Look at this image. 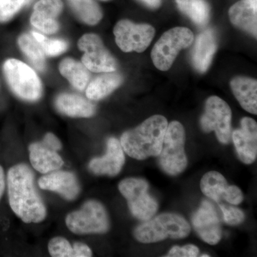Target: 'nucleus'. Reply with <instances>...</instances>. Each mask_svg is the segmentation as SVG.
I'll list each match as a JSON object with an SVG mask.
<instances>
[{"label": "nucleus", "mask_w": 257, "mask_h": 257, "mask_svg": "<svg viewBox=\"0 0 257 257\" xmlns=\"http://www.w3.org/2000/svg\"><path fill=\"white\" fill-rule=\"evenodd\" d=\"M48 250L51 256L53 257H74V246H72L67 239L57 236L50 240Z\"/></svg>", "instance_id": "c85d7f7f"}, {"label": "nucleus", "mask_w": 257, "mask_h": 257, "mask_svg": "<svg viewBox=\"0 0 257 257\" xmlns=\"http://www.w3.org/2000/svg\"><path fill=\"white\" fill-rule=\"evenodd\" d=\"M74 257H90L92 256V251L91 248L81 242H76L74 243Z\"/></svg>", "instance_id": "f704fd0d"}, {"label": "nucleus", "mask_w": 257, "mask_h": 257, "mask_svg": "<svg viewBox=\"0 0 257 257\" xmlns=\"http://www.w3.org/2000/svg\"><path fill=\"white\" fill-rule=\"evenodd\" d=\"M243 196L242 192L239 187L234 185H229L227 192L224 197V200L230 204L237 205L242 202Z\"/></svg>", "instance_id": "473e14b6"}, {"label": "nucleus", "mask_w": 257, "mask_h": 257, "mask_svg": "<svg viewBox=\"0 0 257 257\" xmlns=\"http://www.w3.org/2000/svg\"><path fill=\"white\" fill-rule=\"evenodd\" d=\"M217 48L215 34L207 30L198 35L191 54L193 67L198 72H205L210 66Z\"/></svg>", "instance_id": "f3484780"}, {"label": "nucleus", "mask_w": 257, "mask_h": 257, "mask_svg": "<svg viewBox=\"0 0 257 257\" xmlns=\"http://www.w3.org/2000/svg\"><path fill=\"white\" fill-rule=\"evenodd\" d=\"M38 185L44 190L58 193L69 201L75 199L81 190L78 179L72 172L60 170L42 176L39 179Z\"/></svg>", "instance_id": "2eb2a0df"}, {"label": "nucleus", "mask_w": 257, "mask_h": 257, "mask_svg": "<svg viewBox=\"0 0 257 257\" xmlns=\"http://www.w3.org/2000/svg\"><path fill=\"white\" fill-rule=\"evenodd\" d=\"M190 231V225L182 216L174 213H164L139 225L134 234L140 242L149 243L167 238L183 239L188 236Z\"/></svg>", "instance_id": "7ed1b4c3"}, {"label": "nucleus", "mask_w": 257, "mask_h": 257, "mask_svg": "<svg viewBox=\"0 0 257 257\" xmlns=\"http://www.w3.org/2000/svg\"><path fill=\"white\" fill-rule=\"evenodd\" d=\"M219 207L222 211L224 220L226 224L237 225L241 224L244 220V214L239 208L226 204H220Z\"/></svg>", "instance_id": "7c9ffc66"}, {"label": "nucleus", "mask_w": 257, "mask_h": 257, "mask_svg": "<svg viewBox=\"0 0 257 257\" xmlns=\"http://www.w3.org/2000/svg\"><path fill=\"white\" fill-rule=\"evenodd\" d=\"M102 1H108V0H102Z\"/></svg>", "instance_id": "ea45409f"}, {"label": "nucleus", "mask_w": 257, "mask_h": 257, "mask_svg": "<svg viewBox=\"0 0 257 257\" xmlns=\"http://www.w3.org/2000/svg\"><path fill=\"white\" fill-rule=\"evenodd\" d=\"M122 80L119 74L104 72L88 84L86 95L91 100H100L119 87Z\"/></svg>", "instance_id": "4be33fe9"}, {"label": "nucleus", "mask_w": 257, "mask_h": 257, "mask_svg": "<svg viewBox=\"0 0 257 257\" xmlns=\"http://www.w3.org/2000/svg\"><path fill=\"white\" fill-rule=\"evenodd\" d=\"M124 162V152L120 141L111 138L106 143L105 155L92 159L89 164V170L94 175L114 177L121 172Z\"/></svg>", "instance_id": "4468645a"}, {"label": "nucleus", "mask_w": 257, "mask_h": 257, "mask_svg": "<svg viewBox=\"0 0 257 257\" xmlns=\"http://www.w3.org/2000/svg\"><path fill=\"white\" fill-rule=\"evenodd\" d=\"M140 1L152 9L159 8L162 3V0H140Z\"/></svg>", "instance_id": "e433bc0d"}, {"label": "nucleus", "mask_w": 257, "mask_h": 257, "mask_svg": "<svg viewBox=\"0 0 257 257\" xmlns=\"http://www.w3.org/2000/svg\"><path fill=\"white\" fill-rule=\"evenodd\" d=\"M116 45L123 52H143L150 46L155 35V29L147 24H135L121 20L114 28Z\"/></svg>", "instance_id": "9d476101"}, {"label": "nucleus", "mask_w": 257, "mask_h": 257, "mask_svg": "<svg viewBox=\"0 0 257 257\" xmlns=\"http://www.w3.org/2000/svg\"><path fill=\"white\" fill-rule=\"evenodd\" d=\"M60 72L75 89L83 91L89 84L90 73L87 67L72 58H65L60 62Z\"/></svg>", "instance_id": "5701e85b"}, {"label": "nucleus", "mask_w": 257, "mask_h": 257, "mask_svg": "<svg viewBox=\"0 0 257 257\" xmlns=\"http://www.w3.org/2000/svg\"><path fill=\"white\" fill-rule=\"evenodd\" d=\"M42 143L46 146L50 147L52 150L57 152L60 151L62 147L60 140L52 133L46 134Z\"/></svg>", "instance_id": "72a5a7b5"}, {"label": "nucleus", "mask_w": 257, "mask_h": 257, "mask_svg": "<svg viewBox=\"0 0 257 257\" xmlns=\"http://www.w3.org/2000/svg\"><path fill=\"white\" fill-rule=\"evenodd\" d=\"M3 72L10 89L18 97L30 101L38 100L41 97V81L28 64L9 59L3 64Z\"/></svg>", "instance_id": "39448f33"}, {"label": "nucleus", "mask_w": 257, "mask_h": 257, "mask_svg": "<svg viewBox=\"0 0 257 257\" xmlns=\"http://www.w3.org/2000/svg\"><path fill=\"white\" fill-rule=\"evenodd\" d=\"M179 9L196 25L205 26L209 19V7L204 0H176Z\"/></svg>", "instance_id": "393cba45"}, {"label": "nucleus", "mask_w": 257, "mask_h": 257, "mask_svg": "<svg viewBox=\"0 0 257 257\" xmlns=\"http://www.w3.org/2000/svg\"><path fill=\"white\" fill-rule=\"evenodd\" d=\"M233 143L239 159L243 163L250 165L257 156V124L250 117L241 120V127L231 134Z\"/></svg>", "instance_id": "ddd939ff"}, {"label": "nucleus", "mask_w": 257, "mask_h": 257, "mask_svg": "<svg viewBox=\"0 0 257 257\" xmlns=\"http://www.w3.org/2000/svg\"><path fill=\"white\" fill-rule=\"evenodd\" d=\"M231 108L227 103L219 96H210L206 101L205 111L200 119L201 126L205 133L215 132L218 140L226 145L231 141Z\"/></svg>", "instance_id": "1a4fd4ad"}, {"label": "nucleus", "mask_w": 257, "mask_h": 257, "mask_svg": "<svg viewBox=\"0 0 257 257\" xmlns=\"http://www.w3.org/2000/svg\"><path fill=\"white\" fill-rule=\"evenodd\" d=\"M79 50L84 52L82 62L91 72H112L117 68L116 60L95 34H86L78 41Z\"/></svg>", "instance_id": "9b49d317"}, {"label": "nucleus", "mask_w": 257, "mask_h": 257, "mask_svg": "<svg viewBox=\"0 0 257 257\" xmlns=\"http://www.w3.org/2000/svg\"><path fill=\"white\" fill-rule=\"evenodd\" d=\"M192 224L203 241L211 245H215L220 241V221L215 208L209 201H203L192 216Z\"/></svg>", "instance_id": "f8f14e48"}, {"label": "nucleus", "mask_w": 257, "mask_h": 257, "mask_svg": "<svg viewBox=\"0 0 257 257\" xmlns=\"http://www.w3.org/2000/svg\"><path fill=\"white\" fill-rule=\"evenodd\" d=\"M202 257H209V255H208V254H202V256H201Z\"/></svg>", "instance_id": "58836bf2"}, {"label": "nucleus", "mask_w": 257, "mask_h": 257, "mask_svg": "<svg viewBox=\"0 0 257 257\" xmlns=\"http://www.w3.org/2000/svg\"><path fill=\"white\" fill-rule=\"evenodd\" d=\"M76 16L83 23L95 25L102 18L99 5L94 0H67Z\"/></svg>", "instance_id": "a878e982"}, {"label": "nucleus", "mask_w": 257, "mask_h": 257, "mask_svg": "<svg viewBox=\"0 0 257 257\" xmlns=\"http://www.w3.org/2000/svg\"><path fill=\"white\" fill-rule=\"evenodd\" d=\"M31 1L32 0H25V4H28V3H30Z\"/></svg>", "instance_id": "4c0bfd02"}, {"label": "nucleus", "mask_w": 257, "mask_h": 257, "mask_svg": "<svg viewBox=\"0 0 257 257\" xmlns=\"http://www.w3.org/2000/svg\"><path fill=\"white\" fill-rule=\"evenodd\" d=\"M199 254V248L195 245L187 244L184 246H175L171 248L167 257H196Z\"/></svg>", "instance_id": "2f4dec72"}, {"label": "nucleus", "mask_w": 257, "mask_h": 257, "mask_svg": "<svg viewBox=\"0 0 257 257\" xmlns=\"http://www.w3.org/2000/svg\"><path fill=\"white\" fill-rule=\"evenodd\" d=\"M25 4V0H0V23L11 20Z\"/></svg>", "instance_id": "c756f323"}, {"label": "nucleus", "mask_w": 257, "mask_h": 257, "mask_svg": "<svg viewBox=\"0 0 257 257\" xmlns=\"http://www.w3.org/2000/svg\"><path fill=\"white\" fill-rule=\"evenodd\" d=\"M62 8V0H40L34 6L30 23L43 33L55 34L60 28L57 18L60 15Z\"/></svg>", "instance_id": "dca6fc26"}, {"label": "nucleus", "mask_w": 257, "mask_h": 257, "mask_svg": "<svg viewBox=\"0 0 257 257\" xmlns=\"http://www.w3.org/2000/svg\"><path fill=\"white\" fill-rule=\"evenodd\" d=\"M233 94L248 112L257 114V82L256 79L245 77H234L230 83Z\"/></svg>", "instance_id": "412c9836"}, {"label": "nucleus", "mask_w": 257, "mask_h": 257, "mask_svg": "<svg viewBox=\"0 0 257 257\" xmlns=\"http://www.w3.org/2000/svg\"><path fill=\"white\" fill-rule=\"evenodd\" d=\"M167 125L165 116H150L138 127L128 130L121 135L120 143L123 150L128 156L138 160L159 157Z\"/></svg>", "instance_id": "f03ea898"}, {"label": "nucleus", "mask_w": 257, "mask_h": 257, "mask_svg": "<svg viewBox=\"0 0 257 257\" xmlns=\"http://www.w3.org/2000/svg\"><path fill=\"white\" fill-rule=\"evenodd\" d=\"M119 190L127 201L128 209L137 219L145 221L156 214L158 203L149 194V184L145 179H123L119 184Z\"/></svg>", "instance_id": "6e6552de"}, {"label": "nucleus", "mask_w": 257, "mask_h": 257, "mask_svg": "<svg viewBox=\"0 0 257 257\" xmlns=\"http://www.w3.org/2000/svg\"><path fill=\"white\" fill-rule=\"evenodd\" d=\"M29 151L32 167L43 175L60 170L64 165V161L57 152L42 143H32L29 147Z\"/></svg>", "instance_id": "6ab92c4d"}, {"label": "nucleus", "mask_w": 257, "mask_h": 257, "mask_svg": "<svg viewBox=\"0 0 257 257\" xmlns=\"http://www.w3.org/2000/svg\"><path fill=\"white\" fill-rule=\"evenodd\" d=\"M55 105L61 113L71 117H90L96 111L92 101L77 94H60L56 99Z\"/></svg>", "instance_id": "aec40b11"}, {"label": "nucleus", "mask_w": 257, "mask_h": 257, "mask_svg": "<svg viewBox=\"0 0 257 257\" xmlns=\"http://www.w3.org/2000/svg\"><path fill=\"white\" fill-rule=\"evenodd\" d=\"M194 40V34L189 29H171L162 35L152 49V62L160 70H169L179 52L192 45Z\"/></svg>", "instance_id": "423d86ee"}, {"label": "nucleus", "mask_w": 257, "mask_h": 257, "mask_svg": "<svg viewBox=\"0 0 257 257\" xmlns=\"http://www.w3.org/2000/svg\"><path fill=\"white\" fill-rule=\"evenodd\" d=\"M8 188L10 207L24 222L40 223L46 218V207L35 187L33 172L28 165L20 164L10 169Z\"/></svg>", "instance_id": "f257e3e1"}, {"label": "nucleus", "mask_w": 257, "mask_h": 257, "mask_svg": "<svg viewBox=\"0 0 257 257\" xmlns=\"http://www.w3.org/2000/svg\"><path fill=\"white\" fill-rule=\"evenodd\" d=\"M66 225L76 234H103L109 229V219L105 208L100 202L89 200L79 210L71 212Z\"/></svg>", "instance_id": "0eeeda50"}, {"label": "nucleus", "mask_w": 257, "mask_h": 257, "mask_svg": "<svg viewBox=\"0 0 257 257\" xmlns=\"http://www.w3.org/2000/svg\"><path fill=\"white\" fill-rule=\"evenodd\" d=\"M18 45L35 68L40 71L45 69V55L40 44L29 34H23L18 38Z\"/></svg>", "instance_id": "bb28decb"}, {"label": "nucleus", "mask_w": 257, "mask_h": 257, "mask_svg": "<svg viewBox=\"0 0 257 257\" xmlns=\"http://www.w3.org/2000/svg\"><path fill=\"white\" fill-rule=\"evenodd\" d=\"M185 131L183 125L173 121L167 125L159 155V164L167 175L175 176L183 172L187 166V157L184 150Z\"/></svg>", "instance_id": "20e7f679"}, {"label": "nucleus", "mask_w": 257, "mask_h": 257, "mask_svg": "<svg viewBox=\"0 0 257 257\" xmlns=\"http://www.w3.org/2000/svg\"><path fill=\"white\" fill-rule=\"evenodd\" d=\"M230 21L243 31L256 37L257 0H241L230 8Z\"/></svg>", "instance_id": "a211bd4d"}, {"label": "nucleus", "mask_w": 257, "mask_h": 257, "mask_svg": "<svg viewBox=\"0 0 257 257\" xmlns=\"http://www.w3.org/2000/svg\"><path fill=\"white\" fill-rule=\"evenodd\" d=\"M229 187L224 176L214 171L207 172L203 176L200 182L203 194L216 202L224 200Z\"/></svg>", "instance_id": "b1692460"}, {"label": "nucleus", "mask_w": 257, "mask_h": 257, "mask_svg": "<svg viewBox=\"0 0 257 257\" xmlns=\"http://www.w3.org/2000/svg\"><path fill=\"white\" fill-rule=\"evenodd\" d=\"M31 34L32 37L40 44L45 55L50 57L60 55L68 48V43L63 40L48 38L35 31H32Z\"/></svg>", "instance_id": "cd10ccee"}, {"label": "nucleus", "mask_w": 257, "mask_h": 257, "mask_svg": "<svg viewBox=\"0 0 257 257\" xmlns=\"http://www.w3.org/2000/svg\"><path fill=\"white\" fill-rule=\"evenodd\" d=\"M5 189V176L4 170L3 167L0 166V200L4 194Z\"/></svg>", "instance_id": "c9c22d12"}]
</instances>
